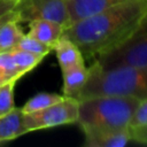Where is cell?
<instances>
[{"label":"cell","mask_w":147,"mask_h":147,"mask_svg":"<svg viewBox=\"0 0 147 147\" xmlns=\"http://www.w3.org/2000/svg\"><path fill=\"white\" fill-rule=\"evenodd\" d=\"M147 23V0L118 5L68 25L63 36L72 40L84 59H95L110 52Z\"/></svg>","instance_id":"cell-1"},{"label":"cell","mask_w":147,"mask_h":147,"mask_svg":"<svg viewBox=\"0 0 147 147\" xmlns=\"http://www.w3.org/2000/svg\"><path fill=\"white\" fill-rule=\"evenodd\" d=\"M86 84L75 99L80 101L98 95H118L142 100L147 98V64L101 68L95 61L88 67Z\"/></svg>","instance_id":"cell-2"},{"label":"cell","mask_w":147,"mask_h":147,"mask_svg":"<svg viewBox=\"0 0 147 147\" xmlns=\"http://www.w3.org/2000/svg\"><path fill=\"white\" fill-rule=\"evenodd\" d=\"M140 100L118 95H98L78 101L77 123L85 130L124 129Z\"/></svg>","instance_id":"cell-3"},{"label":"cell","mask_w":147,"mask_h":147,"mask_svg":"<svg viewBox=\"0 0 147 147\" xmlns=\"http://www.w3.org/2000/svg\"><path fill=\"white\" fill-rule=\"evenodd\" d=\"M78 101L74 98H63L61 101L34 113L23 115L24 129L28 132L51 129L60 125L77 123Z\"/></svg>","instance_id":"cell-4"},{"label":"cell","mask_w":147,"mask_h":147,"mask_svg":"<svg viewBox=\"0 0 147 147\" xmlns=\"http://www.w3.org/2000/svg\"><path fill=\"white\" fill-rule=\"evenodd\" d=\"M94 61L105 69L119 65L147 64V23L117 48L99 55Z\"/></svg>","instance_id":"cell-5"},{"label":"cell","mask_w":147,"mask_h":147,"mask_svg":"<svg viewBox=\"0 0 147 147\" xmlns=\"http://www.w3.org/2000/svg\"><path fill=\"white\" fill-rule=\"evenodd\" d=\"M11 10L20 24L33 20H48L63 25L64 29L70 25L65 0H17Z\"/></svg>","instance_id":"cell-6"},{"label":"cell","mask_w":147,"mask_h":147,"mask_svg":"<svg viewBox=\"0 0 147 147\" xmlns=\"http://www.w3.org/2000/svg\"><path fill=\"white\" fill-rule=\"evenodd\" d=\"M83 132L86 147H123L132 140V131L129 127L85 130Z\"/></svg>","instance_id":"cell-7"},{"label":"cell","mask_w":147,"mask_h":147,"mask_svg":"<svg viewBox=\"0 0 147 147\" xmlns=\"http://www.w3.org/2000/svg\"><path fill=\"white\" fill-rule=\"evenodd\" d=\"M70 24L100 11L137 0H65Z\"/></svg>","instance_id":"cell-8"},{"label":"cell","mask_w":147,"mask_h":147,"mask_svg":"<svg viewBox=\"0 0 147 147\" xmlns=\"http://www.w3.org/2000/svg\"><path fill=\"white\" fill-rule=\"evenodd\" d=\"M29 31L26 34L38 39L39 41L52 47L62 37L64 26L48 20H33L29 23Z\"/></svg>","instance_id":"cell-9"},{"label":"cell","mask_w":147,"mask_h":147,"mask_svg":"<svg viewBox=\"0 0 147 147\" xmlns=\"http://www.w3.org/2000/svg\"><path fill=\"white\" fill-rule=\"evenodd\" d=\"M61 71H62V79H63L62 95L65 98L75 99L77 93L86 84L90 75V69L88 67L85 65V62H82Z\"/></svg>","instance_id":"cell-10"},{"label":"cell","mask_w":147,"mask_h":147,"mask_svg":"<svg viewBox=\"0 0 147 147\" xmlns=\"http://www.w3.org/2000/svg\"><path fill=\"white\" fill-rule=\"evenodd\" d=\"M53 51L55 52L61 70H64L78 63L85 62V59L80 49L78 48V46L72 40L64 37L63 34L53 46Z\"/></svg>","instance_id":"cell-11"},{"label":"cell","mask_w":147,"mask_h":147,"mask_svg":"<svg viewBox=\"0 0 147 147\" xmlns=\"http://www.w3.org/2000/svg\"><path fill=\"white\" fill-rule=\"evenodd\" d=\"M23 115L21 108H14L0 116V144L26 133L23 124Z\"/></svg>","instance_id":"cell-12"},{"label":"cell","mask_w":147,"mask_h":147,"mask_svg":"<svg viewBox=\"0 0 147 147\" xmlns=\"http://www.w3.org/2000/svg\"><path fill=\"white\" fill-rule=\"evenodd\" d=\"M24 36L16 20H9L0 26V53L10 52L16 48Z\"/></svg>","instance_id":"cell-13"},{"label":"cell","mask_w":147,"mask_h":147,"mask_svg":"<svg viewBox=\"0 0 147 147\" xmlns=\"http://www.w3.org/2000/svg\"><path fill=\"white\" fill-rule=\"evenodd\" d=\"M64 96L62 94H56V93H39L31 99H29L25 105L21 108L23 114H29V113H34L42 110L59 101H61Z\"/></svg>","instance_id":"cell-14"},{"label":"cell","mask_w":147,"mask_h":147,"mask_svg":"<svg viewBox=\"0 0 147 147\" xmlns=\"http://www.w3.org/2000/svg\"><path fill=\"white\" fill-rule=\"evenodd\" d=\"M13 59L17 65L18 71L21 72L22 76H24L25 74H28L29 71H31L32 69H34L44 59L40 55H36L33 53L20 49V48H15L13 51H10Z\"/></svg>","instance_id":"cell-15"},{"label":"cell","mask_w":147,"mask_h":147,"mask_svg":"<svg viewBox=\"0 0 147 147\" xmlns=\"http://www.w3.org/2000/svg\"><path fill=\"white\" fill-rule=\"evenodd\" d=\"M16 48H20V49H23V51H26V52H30V53H33L36 55H40L42 57L47 56L49 54L52 49V47H49L48 45L39 41L38 39L29 36V34H24L20 42L17 44Z\"/></svg>","instance_id":"cell-16"},{"label":"cell","mask_w":147,"mask_h":147,"mask_svg":"<svg viewBox=\"0 0 147 147\" xmlns=\"http://www.w3.org/2000/svg\"><path fill=\"white\" fill-rule=\"evenodd\" d=\"M17 80H9L0 86V116L9 113L15 108L14 87Z\"/></svg>","instance_id":"cell-17"},{"label":"cell","mask_w":147,"mask_h":147,"mask_svg":"<svg viewBox=\"0 0 147 147\" xmlns=\"http://www.w3.org/2000/svg\"><path fill=\"white\" fill-rule=\"evenodd\" d=\"M0 70L9 80H18L22 77L10 52L0 53Z\"/></svg>","instance_id":"cell-18"},{"label":"cell","mask_w":147,"mask_h":147,"mask_svg":"<svg viewBox=\"0 0 147 147\" xmlns=\"http://www.w3.org/2000/svg\"><path fill=\"white\" fill-rule=\"evenodd\" d=\"M147 125V98L140 100L138 107L136 108L130 123H129V129L131 131L140 129L142 126Z\"/></svg>","instance_id":"cell-19"},{"label":"cell","mask_w":147,"mask_h":147,"mask_svg":"<svg viewBox=\"0 0 147 147\" xmlns=\"http://www.w3.org/2000/svg\"><path fill=\"white\" fill-rule=\"evenodd\" d=\"M132 140H134L139 144L147 145V125L142 126L140 129L133 130L132 131Z\"/></svg>","instance_id":"cell-20"},{"label":"cell","mask_w":147,"mask_h":147,"mask_svg":"<svg viewBox=\"0 0 147 147\" xmlns=\"http://www.w3.org/2000/svg\"><path fill=\"white\" fill-rule=\"evenodd\" d=\"M17 0H0V16L7 14L13 9Z\"/></svg>","instance_id":"cell-21"},{"label":"cell","mask_w":147,"mask_h":147,"mask_svg":"<svg viewBox=\"0 0 147 147\" xmlns=\"http://www.w3.org/2000/svg\"><path fill=\"white\" fill-rule=\"evenodd\" d=\"M9 20H15V14H14L13 10H10V11H8L7 14L0 16V26H1L5 22H7V21H9Z\"/></svg>","instance_id":"cell-22"},{"label":"cell","mask_w":147,"mask_h":147,"mask_svg":"<svg viewBox=\"0 0 147 147\" xmlns=\"http://www.w3.org/2000/svg\"><path fill=\"white\" fill-rule=\"evenodd\" d=\"M7 82H9V79H8V78H7V76H6V75L0 70V86H1V85H3V84H5V83H7Z\"/></svg>","instance_id":"cell-23"}]
</instances>
